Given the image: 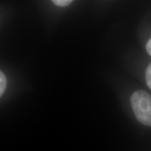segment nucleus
<instances>
[{
  "instance_id": "f257e3e1",
  "label": "nucleus",
  "mask_w": 151,
  "mask_h": 151,
  "mask_svg": "<svg viewBox=\"0 0 151 151\" xmlns=\"http://www.w3.org/2000/svg\"><path fill=\"white\" fill-rule=\"evenodd\" d=\"M131 105L136 118L141 123L151 126V95L143 90L132 94Z\"/></svg>"
},
{
  "instance_id": "f03ea898",
  "label": "nucleus",
  "mask_w": 151,
  "mask_h": 151,
  "mask_svg": "<svg viewBox=\"0 0 151 151\" xmlns=\"http://www.w3.org/2000/svg\"><path fill=\"white\" fill-rule=\"evenodd\" d=\"M7 81L4 73L2 71H0V96H2L6 88Z\"/></svg>"
},
{
  "instance_id": "7ed1b4c3",
  "label": "nucleus",
  "mask_w": 151,
  "mask_h": 151,
  "mask_svg": "<svg viewBox=\"0 0 151 151\" xmlns=\"http://www.w3.org/2000/svg\"><path fill=\"white\" fill-rule=\"evenodd\" d=\"M52 3L58 6L65 7L70 5L72 3V1L71 0H53Z\"/></svg>"
},
{
  "instance_id": "20e7f679",
  "label": "nucleus",
  "mask_w": 151,
  "mask_h": 151,
  "mask_svg": "<svg viewBox=\"0 0 151 151\" xmlns=\"http://www.w3.org/2000/svg\"><path fill=\"white\" fill-rule=\"evenodd\" d=\"M146 80L148 88L151 90V63L148 66L146 71Z\"/></svg>"
},
{
  "instance_id": "39448f33",
  "label": "nucleus",
  "mask_w": 151,
  "mask_h": 151,
  "mask_svg": "<svg viewBox=\"0 0 151 151\" xmlns=\"http://www.w3.org/2000/svg\"><path fill=\"white\" fill-rule=\"evenodd\" d=\"M146 50L148 53L151 55V39L146 43Z\"/></svg>"
}]
</instances>
